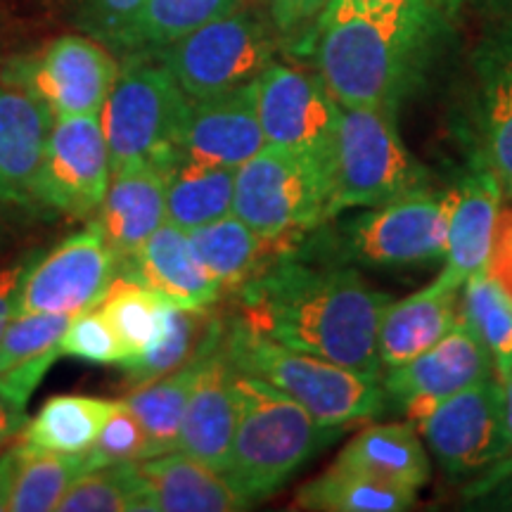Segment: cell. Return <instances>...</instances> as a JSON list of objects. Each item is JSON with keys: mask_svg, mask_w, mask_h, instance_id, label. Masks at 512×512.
Instances as JSON below:
<instances>
[{"mask_svg": "<svg viewBox=\"0 0 512 512\" xmlns=\"http://www.w3.org/2000/svg\"><path fill=\"white\" fill-rule=\"evenodd\" d=\"M238 320L285 347L380 375L377 332L392 299L347 266L311 264L287 247L240 287Z\"/></svg>", "mask_w": 512, "mask_h": 512, "instance_id": "1", "label": "cell"}, {"mask_svg": "<svg viewBox=\"0 0 512 512\" xmlns=\"http://www.w3.org/2000/svg\"><path fill=\"white\" fill-rule=\"evenodd\" d=\"M437 0L361 12L316 29V67L342 107L396 110L418 74Z\"/></svg>", "mask_w": 512, "mask_h": 512, "instance_id": "2", "label": "cell"}, {"mask_svg": "<svg viewBox=\"0 0 512 512\" xmlns=\"http://www.w3.org/2000/svg\"><path fill=\"white\" fill-rule=\"evenodd\" d=\"M235 399L238 422L223 477L249 505L283 489L339 434L337 427L320 425L280 389L240 370Z\"/></svg>", "mask_w": 512, "mask_h": 512, "instance_id": "3", "label": "cell"}, {"mask_svg": "<svg viewBox=\"0 0 512 512\" xmlns=\"http://www.w3.org/2000/svg\"><path fill=\"white\" fill-rule=\"evenodd\" d=\"M223 347L240 373L259 377L309 411L320 425L344 427L375 418L384 406L380 375L351 370L273 342L238 318L228 320Z\"/></svg>", "mask_w": 512, "mask_h": 512, "instance_id": "4", "label": "cell"}, {"mask_svg": "<svg viewBox=\"0 0 512 512\" xmlns=\"http://www.w3.org/2000/svg\"><path fill=\"white\" fill-rule=\"evenodd\" d=\"M190 105L192 100L157 55L121 57L119 74L100 110L112 174L143 162L164 174L178 162Z\"/></svg>", "mask_w": 512, "mask_h": 512, "instance_id": "5", "label": "cell"}, {"mask_svg": "<svg viewBox=\"0 0 512 512\" xmlns=\"http://www.w3.org/2000/svg\"><path fill=\"white\" fill-rule=\"evenodd\" d=\"M427 188V171L403 145L396 110L342 107L332 159V214L373 209Z\"/></svg>", "mask_w": 512, "mask_h": 512, "instance_id": "6", "label": "cell"}, {"mask_svg": "<svg viewBox=\"0 0 512 512\" xmlns=\"http://www.w3.org/2000/svg\"><path fill=\"white\" fill-rule=\"evenodd\" d=\"M233 214L261 238L294 245L332 219V176L309 159L266 145L235 169Z\"/></svg>", "mask_w": 512, "mask_h": 512, "instance_id": "7", "label": "cell"}, {"mask_svg": "<svg viewBox=\"0 0 512 512\" xmlns=\"http://www.w3.org/2000/svg\"><path fill=\"white\" fill-rule=\"evenodd\" d=\"M155 55L190 100H204L252 83L275 62V36L240 5Z\"/></svg>", "mask_w": 512, "mask_h": 512, "instance_id": "8", "label": "cell"}, {"mask_svg": "<svg viewBox=\"0 0 512 512\" xmlns=\"http://www.w3.org/2000/svg\"><path fill=\"white\" fill-rule=\"evenodd\" d=\"M117 74L119 62L110 48L86 34H67L10 57L0 81L34 95L57 119L100 114Z\"/></svg>", "mask_w": 512, "mask_h": 512, "instance_id": "9", "label": "cell"}, {"mask_svg": "<svg viewBox=\"0 0 512 512\" xmlns=\"http://www.w3.org/2000/svg\"><path fill=\"white\" fill-rule=\"evenodd\" d=\"M254 100L268 145L309 159L332 176L342 105L318 74L268 64L254 79Z\"/></svg>", "mask_w": 512, "mask_h": 512, "instance_id": "10", "label": "cell"}, {"mask_svg": "<svg viewBox=\"0 0 512 512\" xmlns=\"http://www.w3.org/2000/svg\"><path fill=\"white\" fill-rule=\"evenodd\" d=\"M110 178V150L100 114L57 117L36 176V207L76 221L91 219L105 200Z\"/></svg>", "mask_w": 512, "mask_h": 512, "instance_id": "11", "label": "cell"}, {"mask_svg": "<svg viewBox=\"0 0 512 512\" xmlns=\"http://www.w3.org/2000/svg\"><path fill=\"white\" fill-rule=\"evenodd\" d=\"M453 190L420 188L373 207L349 228V247L370 266H415L444 259Z\"/></svg>", "mask_w": 512, "mask_h": 512, "instance_id": "12", "label": "cell"}, {"mask_svg": "<svg viewBox=\"0 0 512 512\" xmlns=\"http://www.w3.org/2000/svg\"><path fill=\"white\" fill-rule=\"evenodd\" d=\"M119 259L95 221L62 240L24 275L15 313H74L93 309L110 290Z\"/></svg>", "mask_w": 512, "mask_h": 512, "instance_id": "13", "label": "cell"}, {"mask_svg": "<svg viewBox=\"0 0 512 512\" xmlns=\"http://www.w3.org/2000/svg\"><path fill=\"white\" fill-rule=\"evenodd\" d=\"M422 441L451 475L484 472L505 446L503 384L498 373L439 401L415 422Z\"/></svg>", "mask_w": 512, "mask_h": 512, "instance_id": "14", "label": "cell"}, {"mask_svg": "<svg viewBox=\"0 0 512 512\" xmlns=\"http://www.w3.org/2000/svg\"><path fill=\"white\" fill-rule=\"evenodd\" d=\"M494 373L496 363L489 349L460 318L456 328L439 339L434 347L401 366L389 368L382 384L384 394L392 396L415 425L439 401L463 392Z\"/></svg>", "mask_w": 512, "mask_h": 512, "instance_id": "15", "label": "cell"}, {"mask_svg": "<svg viewBox=\"0 0 512 512\" xmlns=\"http://www.w3.org/2000/svg\"><path fill=\"white\" fill-rule=\"evenodd\" d=\"M266 145L252 81L214 98L192 100L178 152L190 162L238 169Z\"/></svg>", "mask_w": 512, "mask_h": 512, "instance_id": "16", "label": "cell"}, {"mask_svg": "<svg viewBox=\"0 0 512 512\" xmlns=\"http://www.w3.org/2000/svg\"><path fill=\"white\" fill-rule=\"evenodd\" d=\"M150 290L159 302L178 309H211L221 299V285L211 278L192 247L188 230L166 221L119 271Z\"/></svg>", "mask_w": 512, "mask_h": 512, "instance_id": "17", "label": "cell"}, {"mask_svg": "<svg viewBox=\"0 0 512 512\" xmlns=\"http://www.w3.org/2000/svg\"><path fill=\"white\" fill-rule=\"evenodd\" d=\"M501 202V183L484 162L475 174L453 188L444 268L439 273L441 283L460 290L472 275L489 271L498 219H501Z\"/></svg>", "mask_w": 512, "mask_h": 512, "instance_id": "18", "label": "cell"}, {"mask_svg": "<svg viewBox=\"0 0 512 512\" xmlns=\"http://www.w3.org/2000/svg\"><path fill=\"white\" fill-rule=\"evenodd\" d=\"M226 339V337H223ZM235 370L223 342L204 358L200 375L185 406L181 437L176 451L188 453L200 463L223 475L233 446L238 399H235Z\"/></svg>", "mask_w": 512, "mask_h": 512, "instance_id": "19", "label": "cell"}, {"mask_svg": "<svg viewBox=\"0 0 512 512\" xmlns=\"http://www.w3.org/2000/svg\"><path fill=\"white\" fill-rule=\"evenodd\" d=\"M53 112L22 88L0 81V204L36 207L34 188L41 169Z\"/></svg>", "mask_w": 512, "mask_h": 512, "instance_id": "20", "label": "cell"}, {"mask_svg": "<svg viewBox=\"0 0 512 512\" xmlns=\"http://www.w3.org/2000/svg\"><path fill=\"white\" fill-rule=\"evenodd\" d=\"M475 62L484 164L512 200V22L486 38Z\"/></svg>", "mask_w": 512, "mask_h": 512, "instance_id": "21", "label": "cell"}, {"mask_svg": "<svg viewBox=\"0 0 512 512\" xmlns=\"http://www.w3.org/2000/svg\"><path fill=\"white\" fill-rule=\"evenodd\" d=\"M93 221L117 254L119 264L136 254L143 242L166 223V185L162 171L147 162L114 171L105 200Z\"/></svg>", "mask_w": 512, "mask_h": 512, "instance_id": "22", "label": "cell"}, {"mask_svg": "<svg viewBox=\"0 0 512 512\" xmlns=\"http://www.w3.org/2000/svg\"><path fill=\"white\" fill-rule=\"evenodd\" d=\"M145 484V512H238L252 508L226 477L183 451L138 463Z\"/></svg>", "mask_w": 512, "mask_h": 512, "instance_id": "23", "label": "cell"}, {"mask_svg": "<svg viewBox=\"0 0 512 512\" xmlns=\"http://www.w3.org/2000/svg\"><path fill=\"white\" fill-rule=\"evenodd\" d=\"M456 287L434 283L401 302H389L377 332V351L384 368L401 366L422 351H427L439 339H444L463 318L458 306Z\"/></svg>", "mask_w": 512, "mask_h": 512, "instance_id": "24", "label": "cell"}, {"mask_svg": "<svg viewBox=\"0 0 512 512\" xmlns=\"http://www.w3.org/2000/svg\"><path fill=\"white\" fill-rule=\"evenodd\" d=\"M228 320L214 316L211 309H178L166 306L162 335L143 356L124 363L126 387L152 382L157 377L174 373L211 354L226 337Z\"/></svg>", "mask_w": 512, "mask_h": 512, "instance_id": "25", "label": "cell"}, {"mask_svg": "<svg viewBox=\"0 0 512 512\" xmlns=\"http://www.w3.org/2000/svg\"><path fill=\"white\" fill-rule=\"evenodd\" d=\"M335 463L413 491L427 484L432 470L430 456L413 422L366 427L342 448Z\"/></svg>", "mask_w": 512, "mask_h": 512, "instance_id": "26", "label": "cell"}, {"mask_svg": "<svg viewBox=\"0 0 512 512\" xmlns=\"http://www.w3.org/2000/svg\"><path fill=\"white\" fill-rule=\"evenodd\" d=\"M192 247L223 292H238L256 278L280 252L292 245H280L261 238L235 214L188 230Z\"/></svg>", "mask_w": 512, "mask_h": 512, "instance_id": "27", "label": "cell"}, {"mask_svg": "<svg viewBox=\"0 0 512 512\" xmlns=\"http://www.w3.org/2000/svg\"><path fill=\"white\" fill-rule=\"evenodd\" d=\"M240 5L242 0H147L107 48L119 57L155 55Z\"/></svg>", "mask_w": 512, "mask_h": 512, "instance_id": "28", "label": "cell"}, {"mask_svg": "<svg viewBox=\"0 0 512 512\" xmlns=\"http://www.w3.org/2000/svg\"><path fill=\"white\" fill-rule=\"evenodd\" d=\"M166 221L195 230L233 214L235 169L178 159L164 171Z\"/></svg>", "mask_w": 512, "mask_h": 512, "instance_id": "29", "label": "cell"}, {"mask_svg": "<svg viewBox=\"0 0 512 512\" xmlns=\"http://www.w3.org/2000/svg\"><path fill=\"white\" fill-rule=\"evenodd\" d=\"M415 498L418 491L332 463L323 475L297 491L294 508L316 512H403L413 508Z\"/></svg>", "mask_w": 512, "mask_h": 512, "instance_id": "30", "label": "cell"}, {"mask_svg": "<svg viewBox=\"0 0 512 512\" xmlns=\"http://www.w3.org/2000/svg\"><path fill=\"white\" fill-rule=\"evenodd\" d=\"M112 406L114 401L98 396H53L27 420L17 444L31 451L86 453L98 439Z\"/></svg>", "mask_w": 512, "mask_h": 512, "instance_id": "31", "label": "cell"}, {"mask_svg": "<svg viewBox=\"0 0 512 512\" xmlns=\"http://www.w3.org/2000/svg\"><path fill=\"white\" fill-rule=\"evenodd\" d=\"M88 453H50L12 446V482L8 510L48 512L72 489L79 477L91 472Z\"/></svg>", "mask_w": 512, "mask_h": 512, "instance_id": "32", "label": "cell"}, {"mask_svg": "<svg viewBox=\"0 0 512 512\" xmlns=\"http://www.w3.org/2000/svg\"><path fill=\"white\" fill-rule=\"evenodd\" d=\"M204 358L188 363V366L178 368L174 373L157 377L152 382L131 387V392L121 399L136 413L140 425H143L147 439H150L152 458L178 448L185 406H188V399L197 382V375L202 370Z\"/></svg>", "mask_w": 512, "mask_h": 512, "instance_id": "33", "label": "cell"}, {"mask_svg": "<svg viewBox=\"0 0 512 512\" xmlns=\"http://www.w3.org/2000/svg\"><path fill=\"white\" fill-rule=\"evenodd\" d=\"M98 309L110 320L112 330L117 332L121 344L128 351L124 363L143 356L162 335L166 304L159 302L155 294L124 273L114 275L110 290L105 292Z\"/></svg>", "mask_w": 512, "mask_h": 512, "instance_id": "34", "label": "cell"}, {"mask_svg": "<svg viewBox=\"0 0 512 512\" xmlns=\"http://www.w3.org/2000/svg\"><path fill=\"white\" fill-rule=\"evenodd\" d=\"M463 287V320L482 339L496 373H501L512 363V297L491 271L472 275Z\"/></svg>", "mask_w": 512, "mask_h": 512, "instance_id": "35", "label": "cell"}, {"mask_svg": "<svg viewBox=\"0 0 512 512\" xmlns=\"http://www.w3.org/2000/svg\"><path fill=\"white\" fill-rule=\"evenodd\" d=\"M57 512H145V484L138 463L102 465L74 482Z\"/></svg>", "mask_w": 512, "mask_h": 512, "instance_id": "36", "label": "cell"}, {"mask_svg": "<svg viewBox=\"0 0 512 512\" xmlns=\"http://www.w3.org/2000/svg\"><path fill=\"white\" fill-rule=\"evenodd\" d=\"M69 320L72 316L55 313H15L0 337V373L34 361L48 351H60V339Z\"/></svg>", "mask_w": 512, "mask_h": 512, "instance_id": "37", "label": "cell"}, {"mask_svg": "<svg viewBox=\"0 0 512 512\" xmlns=\"http://www.w3.org/2000/svg\"><path fill=\"white\" fill-rule=\"evenodd\" d=\"M86 453L93 470L102 465L140 463V460L152 458L150 439H147L143 425L121 399L114 401L98 439Z\"/></svg>", "mask_w": 512, "mask_h": 512, "instance_id": "38", "label": "cell"}, {"mask_svg": "<svg viewBox=\"0 0 512 512\" xmlns=\"http://www.w3.org/2000/svg\"><path fill=\"white\" fill-rule=\"evenodd\" d=\"M60 351L62 356L83 358L102 366H121L128 358L124 344L98 306L74 313L60 339Z\"/></svg>", "mask_w": 512, "mask_h": 512, "instance_id": "39", "label": "cell"}, {"mask_svg": "<svg viewBox=\"0 0 512 512\" xmlns=\"http://www.w3.org/2000/svg\"><path fill=\"white\" fill-rule=\"evenodd\" d=\"M147 0H69V19L81 34L95 38L102 46L138 15Z\"/></svg>", "mask_w": 512, "mask_h": 512, "instance_id": "40", "label": "cell"}, {"mask_svg": "<svg viewBox=\"0 0 512 512\" xmlns=\"http://www.w3.org/2000/svg\"><path fill=\"white\" fill-rule=\"evenodd\" d=\"M498 377H501V384H503L505 446H503L501 458H498L491 467H486V470L482 472V477H479L477 482L467 489V494H465L467 501H475V498L486 494L491 486H496L498 482H503V479L512 477V363L505 370H501Z\"/></svg>", "mask_w": 512, "mask_h": 512, "instance_id": "41", "label": "cell"}, {"mask_svg": "<svg viewBox=\"0 0 512 512\" xmlns=\"http://www.w3.org/2000/svg\"><path fill=\"white\" fill-rule=\"evenodd\" d=\"M273 29L278 34H297L313 19H318L328 0H264Z\"/></svg>", "mask_w": 512, "mask_h": 512, "instance_id": "42", "label": "cell"}, {"mask_svg": "<svg viewBox=\"0 0 512 512\" xmlns=\"http://www.w3.org/2000/svg\"><path fill=\"white\" fill-rule=\"evenodd\" d=\"M36 259L38 254H27L22 261H15V264L0 268V337H3L5 328H8L10 318L15 316L24 275H27V271Z\"/></svg>", "mask_w": 512, "mask_h": 512, "instance_id": "43", "label": "cell"}, {"mask_svg": "<svg viewBox=\"0 0 512 512\" xmlns=\"http://www.w3.org/2000/svg\"><path fill=\"white\" fill-rule=\"evenodd\" d=\"M489 271L512 297V209H501Z\"/></svg>", "mask_w": 512, "mask_h": 512, "instance_id": "44", "label": "cell"}, {"mask_svg": "<svg viewBox=\"0 0 512 512\" xmlns=\"http://www.w3.org/2000/svg\"><path fill=\"white\" fill-rule=\"evenodd\" d=\"M27 403L15 399L8 389L0 384V453H5L12 446V441L19 439L24 425H27Z\"/></svg>", "mask_w": 512, "mask_h": 512, "instance_id": "45", "label": "cell"}, {"mask_svg": "<svg viewBox=\"0 0 512 512\" xmlns=\"http://www.w3.org/2000/svg\"><path fill=\"white\" fill-rule=\"evenodd\" d=\"M413 3H427V0H328L323 12L316 19V29L325 27V24L339 22V19L361 15V12L380 10V8H394V5H413Z\"/></svg>", "mask_w": 512, "mask_h": 512, "instance_id": "46", "label": "cell"}, {"mask_svg": "<svg viewBox=\"0 0 512 512\" xmlns=\"http://www.w3.org/2000/svg\"><path fill=\"white\" fill-rule=\"evenodd\" d=\"M475 501L482 505V508H496V510H512V477L503 479L496 486H491L486 494H482ZM472 501V503H475Z\"/></svg>", "mask_w": 512, "mask_h": 512, "instance_id": "47", "label": "cell"}, {"mask_svg": "<svg viewBox=\"0 0 512 512\" xmlns=\"http://www.w3.org/2000/svg\"><path fill=\"white\" fill-rule=\"evenodd\" d=\"M10 482H12V446L5 453H0V512L8 510Z\"/></svg>", "mask_w": 512, "mask_h": 512, "instance_id": "48", "label": "cell"}, {"mask_svg": "<svg viewBox=\"0 0 512 512\" xmlns=\"http://www.w3.org/2000/svg\"><path fill=\"white\" fill-rule=\"evenodd\" d=\"M498 5H501L503 10H508V12H512V0H496Z\"/></svg>", "mask_w": 512, "mask_h": 512, "instance_id": "49", "label": "cell"}]
</instances>
